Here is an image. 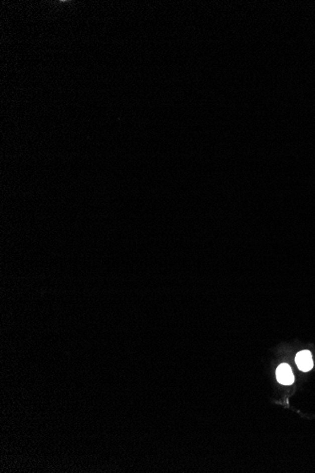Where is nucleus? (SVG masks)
<instances>
[{"instance_id": "1", "label": "nucleus", "mask_w": 315, "mask_h": 473, "mask_svg": "<svg viewBox=\"0 0 315 473\" xmlns=\"http://www.w3.org/2000/svg\"><path fill=\"white\" fill-rule=\"evenodd\" d=\"M295 363L300 370L307 372L313 367V360L311 352L309 351H302L296 354Z\"/></svg>"}, {"instance_id": "2", "label": "nucleus", "mask_w": 315, "mask_h": 473, "mask_svg": "<svg viewBox=\"0 0 315 473\" xmlns=\"http://www.w3.org/2000/svg\"><path fill=\"white\" fill-rule=\"evenodd\" d=\"M277 381L284 385H291L294 382V376L292 374L291 366L287 364H282L277 367Z\"/></svg>"}]
</instances>
